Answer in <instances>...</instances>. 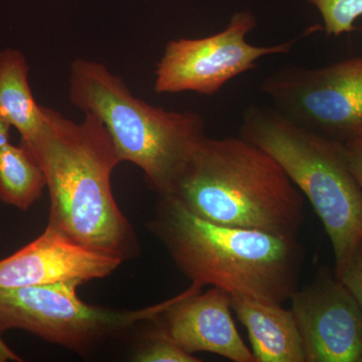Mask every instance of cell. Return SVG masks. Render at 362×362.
I'll list each match as a JSON object with an SVG mask.
<instances>
[{
  "mask_svg": "<svg viewBox=\"0 0 362 362\" xmlns=\"http://www.w3.org/2000/svg\"><path fill=\"white\" fill-rule=\"evenodd\" d=\"M44 122L23 144L42 168L51 199L47 226L92 249L121 257L136 254L129 221L114 199L111 177L122 163L97 116L81 123L42 106Z\"/></svg>",
  "mask_w": 362,
  "mask_h": 362,
  "instance_id": "1",
  "label": "cell"
},
{
  "mask_svg": "<svg viewBox=\"0 0 362 362\" xmlns=\"http://www.w3.org/2000/svg\"><path fill=\"white\" fill-rule=\"evenodd\" d=\"M149 228L197 291L211 285L283 305L298 289L304 250L297 238L211 223L173 197H159Z\"/></svg>",
  "mask_w": 362,
  "mask_h": 362,
  "instance_id": "2",
  "label": "cell"
},
{
  "mask_svg": "<svg viewBox=\"0 0 362 362\" xmlns=\"http://www.w3.org/2000/svg\"><path fill=\"white\" fill-rule=\"evenodd\" d=\"M187 211L221 225L298 238L304 195L268 152L244 138L202 140L173 192Z\"/></svg>",
  "mask_w": 362,
  "mask_h": 362,
  "instance_id": "3",
  "label": "cell"
},
{
  "mask_svg": "<svg viewBox=\"0 0 362 362\" xmlns=\"http://www.w3.org/2000/svg\"><path fill=\"white\" fill-rule=\"evenodd\" d=\"M69 98L78 110L102 121L121 162L141 169L159 197L171 194L181 171L207 137L201 114L146 103L98 62L77 59L71 63Z\"/></svg>",
  "mask_w": 362,
  "mask_h": 362,
  "instance_id": "4",
  "label": "cell"
},
{
  "mask_svg": "<svg viewBox=\"0 0 362 362\" xmlns=\"http://www.w3.org/2000/svg\"><path fill=\"white\" fill-rule=\"evenodd\" d=\"M239 136L274 157L310 202L332 245L339 278L362 240V189L343 142L259 105H250L243 113Z\"/></svg>",
  "mask_w": 362,
  "mask_h": 362,
  "instance_id": "5",
  "label": "cell"
},
{
  "mask_svg": "<svg viewBox=\"0 0 362 362\" xmlns=\"http://www.w3.org/2000/svg\"><path fill=\"white\" fill-rule=\"evenodd\" d=\"M80 284L0 288V333L21 329L52 344L84 354L117 331L152 320L168 301L140 310H113L85 303L77 295Z\"/></svg>",
  "mask_w": 362,
  "mask_h": 362,
  "instance_id": "6",
  "label": "cell"
},
{
  "mask_svg": "<svg viewBox=\"0 0 362 362\" xmlns=\"http://www.w3.org/2000/svg\"><path fill=\"white\" fill-rule=\"evenodd\" d=\"M259 90L302 127L340 142L362 137V57L316 69L284 66Z\"/></svg>",
  "mask_w": 362,
  "mask_h": 362,
  "instance_id": "7",
  "label": "cell"
},
{
  "mask_svg": "<svg viewBox=\"0 0 362 362\" xmlns=\"http://www.w3.org/2000/svg\"><path fill=\"white\" fill-rule=\"evenodd\" d=\"M256 26L257 18L251 11H240L220 33L202 39L170 40L157 64L154 92L213 96L233 78L256 68L263 57L289 54L299 40L297 37L269 47L252 45L247 35Z\"/></svg>",
  "mask_w": 362,
  "mask_h": 362,
  "instance_id": "8",
  "label": "cell"
},
{
  "mask_svg": "<svg viewBox=\"0 0 362 362\" xmlns=\"http://www.w3.org/2000/svg\"><path fill=\"white\" fill-rule=\"evenodd\" d=\"M306 362H362V309L325 272L291 297Z\"/></svg>",
  "mask_w": 362,
  "mask_h": 362,
  "instance_id": "9",
  "label": "cell"
},
{
  "mask_svg": "<svg viewBox=\"0 0 362 362\" xmlns=\"http://www.w3.org/2000/svg\"><path fill=\"white\" fill-rule=\"evenodd\" d=\"M125 259L92 249L47 226L25 247L0 259V288L75 282L82 286L104 279Z\"/></svg>",
  "mask_w": 362,
  "mask_h": 362,
  "instance_id": "10",
  "label": "cell"
},
{
  "mask_svg": "<svg viewBox=\"0 0 362 362\" xmlns=\"http://www.w3.org/2000/svg\"><path fill=\"white\" fill-rule=\"evenodd\" d=\"M230 293L213 287L201 293L190 287L168 300L159 314L161 325L189 354L209 352L235 362H256L232 315Z\"/></svg>",
  "mask_w": 362,
  "mask_h": 362,
  "instance_id": "11",
  "label": "cell"
},
{
  "mask_svg": "<svg viewBox=\"0 0 362 362\" xmlns=\"http://www.w3.org/2000/svg\"><path fill=\"white\" fill-rule=\"evenodd\" d=\"M232 309L251 340L256 362H306L303 341L291 309L255 298L230 295Z\"/></svg>",
  "mask_w": 362,
  "mask_h": 362,
  "instance_id": "12",
  "label": "cell"
},
{
  "mask_svg": "<svg viewBox=\"0 0 362 362\" xmlns=\"http://www.w3.org/2000/svg\"><path fill=\"white\" fill-rule=\"evenodd\" d=\"M25 54L14 49L0 51V117L20 133L21 141L32 138L44 122L28 81Z\"/></svg>",
  "mask_w": 362,
  "mask_h": 362,
  "instance_id": "13",
  "label": "cell"
},
{
  "mask_svg": "<svg viewBox=\"0 0 362 362\" xmlns=\"http://www.w3.org/2000/svg\"><path fill=\"white\" fill-rule=\"evenodd\" d=\"M47 181L33 154L23 144L0 148V201L28 211L44 194Z\"/></svg>",
  "mask_w": 362,
  "mask_h": 362,
  "instance_id": "14",
  "label": "cell"
},
{
  "mask_svg": "<svg viewBox=\"0 0 362 362\" xmlns=\"http://www.w3.org/2000/svg\"><path fill=\"white\" fill-rule=\"evenodd\" d=\"M315 6L328 37H340L356 30V23L362 16V0H306Z\"/></svg>",
  "mask_w": 362,
  "mask_h": 362,
  "instance_id": "15",
  "label": "cell"
},
{
  "mask_svg": "<svg viewBox=\"0 0 362 362\" xmlns=\"http://www.w3.org/2000/svg\"><path fill=\"white\" fill-rule=\"evenodd\" d=\"M133 361L137 362H199L194 354L180 346L160 324L150 333L136 352Z\"/></svg>",
  "mask_w": 362,
  "mask_h": 362,
  "instance_id": "16",
  "label": "cell"
},
{
  "mask_svg": "<svg viewBox=\"0 0 362 362\" xmlns=\"http://www.w3.org/2000/svg\"><path fill=\"white\" fill-rule=\"evenodd\" d=\"M362 309V240L339 278Z\"/></svg>",
  "mask_w": 362,
  "mask_h": 362,
  "instance_id": "17",
  "label": "cell"
},
{
  "mask_svg": "<svg viewBox=\"0 0 362 362\" xmlns=\"http://www.w3.org/2000/svg\"><path fill=\"white\" fill-rule=\"evenodd\" d=\"M349 168L362 189V137L343 142Z\"/></svg>",
  "mask_w": 362,
  "mask_h": 362,
  "instance_id": "18",
  "label": "cell"
},
{
  "mask_svg": "<svg viewBox=\"0 0 362 362\" xmlns=\"http://www.w3.org/2000/svg\"><path fill=\"white\" fill-rule=\"evenodd\" d=\"M23 359L18 354H16L6 341L2 339L0 333V362H21Z\"/></svg>",
  "mask_w": 362,
  "mask_h": 362,
  "instance_id": "19",
  "label": "cell"
},
{
  "mask_svg": "<svg viewBox=\"0 0 362 362\" xmlns=\"http://www.w3.org/2000/svg\"><path fill=\"white\" fill-rule=\"evenodd\" d=\"M11 125L0 117V148L11 143Z\"/></svg>",
  "mask_w": 362,
  "mask_h": 362,
  "instance_id": "20",
  "label": "cell"
}]
</instances>
